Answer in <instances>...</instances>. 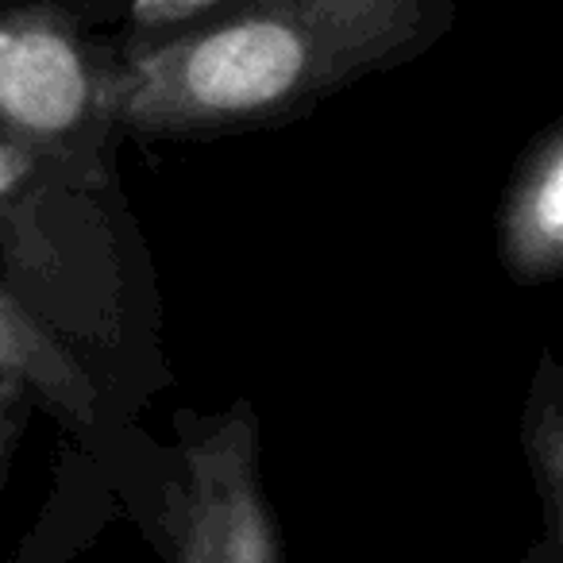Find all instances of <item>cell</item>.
Instances as JSON below:
<instances>
[{"label":"cell","instance_id":"cell-1","mask_svg":"<svg viewBox=\"0 0 563 563\" xmlns=\"http://www.w3.org/2000/svg\"><path fill=\"white\" fill-rule=\"evenodd\" d=\"M455 24V0H243L166 47L117 58L112 124L143 140L278 128L406 66Z\"/></svg>","mask_w":563,"mask_h":563},{"label":"cell","instance_id":"cell-2","mask_svg":"<svg viewBox=\"0 0 563 563\" xmlns=\"http://www.w3.org/2000/svg\"><path fill=\"white\" fill-rule=\"evenodd\" d=\"M117 47L109 27L58 4L0 9V135L24 143L66 186H101Z\"/></svg>","mask_w":563,"mask_h":563},{"label":"cell","instance_id":"cell-3","mask_svg":"<svg viewBox=\"0 0 563 563\" xmlns=\"http://www.w3.org/2000/svg\"><path fill=\"white\" fill-rule=\"evenodd\" d=\"M166 563H282L278 529L258 478V432L235 406L209 432L186 440L170 498Z\"/></svg>","mask_w":563,"mask_h":563},{"label":"cell","instance_id":"cell-4","mask_svg":"<svg viewBox=\"0 0 563 563\" xmlns=\"http://www.w3.org/2000/svg\"><path fill=\"white\" fill-rule=\"evenodd\" d=\"M498 255L525 286L563 266V124L552 120L525 147L498 217Z\"/></svg>","mask_w":563,"mask_h":563},{"label":"cell","instance_id":"cell-5","mask_svg":"<svg viewBox=\"0 0 563 563\" xmlns=\"http://www.w3.org/2000/svg\"><path fill=\"white\" fill-rule=\"evenodd\" d=\"M0 375L16 378L24 390H40L66 421L89 424L97 409V390L86 371L0 290Z\"/></svg>","mask_w":563,"mask_h":563},{"label":"cell","instance_id":"cell-6","mask_svg":"<svg viewBox=\"0 0 563 563\" xmlns=\"http://www.w3.org/2000/svg\"><path fill=\"white\" fill-rule=\"evenodd\" d=\"M525 455H529L532 483L544 509V532L563 537V406L560 371L552 355L540 360V375L525 409Z\"/></svg>","mask_w":563,"mask_h":563},{"label":"cell","instance_id":"cell-7","mask_svg":"<svg viewBox=\"0 0 563 563\" xmlns=\"http://www.w3.org/2000/svg\"><path fill=\"white\" fill-rule=\"evenodd\" d=\"M240 4L243 0H124V16L109 32L112 47L117 58H135L228 16Z\"/></svg>","mask_w":563,"mask_h":563},{"label":"cell","instance_id":"cell-8","mask_svg":"<svg viewBox=\"0 0 563 563\" xmlns=\"http://www.w3.org/2000/svg\"><path fill=\"white\" fill-rule=\"evenodd\" d=\"M35 178H55V174H51V166L43 163L35 151H27L24 143L0 135V205L9 201V197H16L20 189Z\"/></svg>","mask_w":563,"mask_h":563},{"label":"cell","instance_id":"cell-9","mask_svg":"<svg viewBox=\"0 0 563 563\" xmlns=\"http://www.w3.org/2000/svg\"><path fill=\"white\" fill-rule=\"evenodd\" d=\"M24 4H58V9L78 12L97 27H117L124 16V0H0V9H24Z\"/></svg>","mask_w":563,"mask_h":563},{"label":"cell","instance_id":"cell-10","mask_svg":"<svg viewBox=\"0 0 563 563\" xmlns=\"http://www.w3.org/2000/svg\"><path fill=\"white\" fill-rule=\"evenodd\" d=\"M20 398H24V386L16 378L0 375V460L9 455L12 440L20 429Z\"/></svg>","mask_w":563,"mask_h":563},{"label":"cell","instance_id":"cell-11","mask_svg":"<svg viewBox=\"0 0 563 563\" xmlns=\"http://www.w3.org/2000/svg\"><path fill=\"white\" fill-rule=\"evenodd\" d=\"M560 540L563 537H552V532H544V540H540V544H532L529 555H525L521 563H560Z\"/></svg>","mask_w":563,"mask_h":563}]
</instances>
